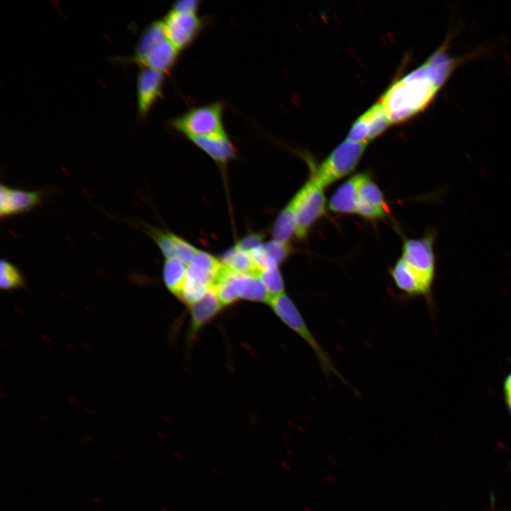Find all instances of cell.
Returning a JSON list of instances; mask_svg holds the SVG:
<instances>
[{"label": "cell", "instance_id": "obj_1", "mask_svg": "<svg viewBox=\"0 0 511 511\" xmlns=\"http://www.w3.org/2000/svg\"><path fill=\"white\" fill-rule=\"evenodd\" d=\"M461 59L441 47L424 63L392 84L380 99L391 123L404 121L427 108Z\"/></svg>", "mask_w": 511, "mask_h": 511}, {"label": "cell", "instance_id": "obj_2", "mask_svg": "<svg viewBox=\"0 0 511 511\" xmlns=\"http://www.w3.org/2000/svg\"><path fill=\"white\" fill-rule=\"evenodd\" d=\"M366 144L346 139L319 165L305 155L311 174L324 188L350 175L356 167Z\"/></svg>", "mask_w": 511, "mask_h": 511}, {"label": "cell", "instance_id": "obj_3", "mask_svg": "<svg viewBox=\"0 0 511 511\" xmlns=\"http://www.w3.org/2000/svg\"><path fill=\"white\" fill-rule=\"evenodd\" d=\"M324 189L311 174L290 199L295 209L297 239H304L312 227L324 214L326 207Z\"/></svg>", "mask_w": 511, "mask_h": 511}, {"label": "cell", "instance_id": "obj_4", "mask_svg": "<svg viewBox=\"0 0 511 511\" xmlns=\"http://www.w3.org/2000/svg\"><path fill=\"white\" fill-rule=\"evenodd\" d=\"M268 304L280 320L309 344L317 356L319 364L325 373L335 375L343 383L346 384L347 382L336 369L329 354L323 349L309 331L292 300L284 292L272 297Z\"/></svg>", "mask_w": 511, "mask_h": 511}, {"label": "cell", "instance_id": "obj_5", "mask_svg": "<svg viewBox=\"0 0 511 511\" xmlns=\"http://www.w3.org/2000/svg\"><path fill=\"white\" fill-rule=\"evenodd\" d=\"M223 110L219 101L193 107L171 119L170 126L187 138L224 134Z\"/></svg>", "mask_w": 511, "mask_h": 511}, {"label": "cell", "instance_id": "obj_6", "mask_svg": "<svg viewBox=\"0 0 511 511\" xmlns=\"http://www.w3.org/2000/svg\"><path fill=\"white\" fill-rule=\"evenodd\" d=\"M435 238L436 232L431 230L421 238L404 239L401 257L431 288L436 272Z\"/></svg>", "mask_w": 511, "mask_h": 511}, {"label": "cell", "instance_id": "obj_7", "mask_svg": "<svg viewBox=\"0 0 511 511\" xmlns=\"http://www.w3.org/2000/svg\"><path fill=\"white\" fill-rule=\"evenodd\" d=\"M166 38L179 50L190 45L204 26V21L197 13L171 10L162 20Z\"/></svg>", "mask_w": 511, "mask_h": 511}, {"label": "cell", "instance_id": "obj_8", "mask_svg": "<svg viewBox=\"0 0 511 511\" xmlns=\"http://www.w3.org/2000/svg\"><path fill=\"white\" fill-rule=\"evenodd\" d=\"M391 124L383 106L378 101L353 123L347 140L367 144L380 136Z\"/></svg>", "mask_w": 511, "mask_h": 511}, {"label": "cell", "instance_id": "obj_9", "mask_svg": "<svg viewBox=\"0 0 511 511\" xmlns=\"http://www.w3.org/2000/svg\"><path fill=\"white\" fill-rule=\"evenodd\" d=\"M388 205L378 185L366 174L358 190L356 214L374 221L383 219L388 214Z\"/></svg>", "mask_w": 511, "mask_h": 511}, {"label": "cell", "instance_id": "obj_10", "mask_svg": "<svg viewBox=\"0 0 511 511\" xmlns=\"http://www.w3.org/2000/svg\"><path fill=\"white\" fill-rule=\"evenodd\" d=\"M42 199L40 191L13 188L2 184L0 186V217L3 219L28 212L38 207Z\"/></svg>", "mask_w": 511, "mask_h": 511}, {"label": "cell", "instance_id": "obj_11", "mask_svg": "<svg viewBox=\"0 0 511 511\" xmlns=\"http://www.w3.org/2000/svg\"><path fill=\"white\" fill-rule=\"evenodd\" d=\"M144 228L166 259H175L187 265L198 250L170 231L149 226Z\"/></svg>", "mask_w": 511, "mask_h": 511}, {"label": "cell", "instance_id": "obj_12", "mask_svg": "<svg viewBox=\"0 0 511 511\" xmlns=\"http://www.w3.org/2000/svg\"><path fill=\"white\" fill-rule=\"evenodd\" d=\"M224 265L210 253L197 250L187 267V277L206 286L214 287Z\"/></svg>", "mask_w": 511, "mask_h": 511}, {"label": "cell", "instance_id": "obj_13", "mask_svg": "<svg viewBox=\"0 0 511 511\" xmlns=\"http://www.w3.org/2000/svg\"><path fill=\"white\" fill-rule=\"evenodd\" d=\"M164 74L156 70L143 69L138 77V109L141 117L147 115L153 104L163 96Z\"/></svg>", "mask_w": 511, "mask_h": 511}, {"label": "cell", "instance_id": "obj_14", "mask_svg": "<svg viewBox=\"0 0 511 511\" xmlns=\"http://www.w3.org/2000/svg\"><path fill=\"white\" fill-rule=\"evenodd\" d=\"M366 173L356 174L343 182L331 196L328 207L334 213L356 214L358 190Z\"/></svg>", "mask_w": 511, "mask_h": 511}, {"label": "cell", "instance_id": "obj_15", "mask_svg": "<svg viewBox=\"0 0 511 511\" xmlns=\"http://www.w3.org/2000/svg\"><path fill=\"white\" fill-rule=\"evenodd\" d=\"M188 138L221 165H225L236 157V149L226 133Z\"/></svg>", "mask_w": 511, "mask_h": 511}, {"label": "cell", "instance_id": "obj_16", "mask_svg": "<svg viewBox=\"0 0 511 511\" xmlns=\"http://www.w3.org/2000/svg\"><path fill=\"white\" fill-rule=\"evenodd\" d=\"M179 51L170 40L165 38L136 62L163 74L169 73L175 65Z\"/></svg>", "mask_w": 511, "mask_h": 511}, {"label": "cell", "instance_id": "obj_17", "mask_svg": "<svg viewBox=\"0 0 511 511\" xmlns=\"http://www.w3.org/2000/svg\"><path fill=\"white\" fill-rule=\"evenodd\" d=\"M221 304L215 290L208 289L204 295L190 305V331L194 336L206 324L213 319L221 310Z\"/></svg>", "mask_w": 511, "mask_h": 511}, {"label": "cell", "instance_id": "obj_18", "mask_svg": "<svg viewBox=\"0 0 511 511\" xmlns=\"http://www.w3.org/2000/svg\"><path fill=\"white\" fill-rule=\"evenodd\" d=\"M390 275L397 289L407 295H426L431 290L401 258L391 268Z\"/></svg>", "mask_w": 511, "mask_h": 511}, {"label": "cell", "instance_id": "obj_19", "mask_svg": "<svg viewBox=\"0 0 511 511\" xmlns=\"http://www.w3.org/2000/svg\"><path fill=\"white\" fill-rule=\"evenodd\" d=\"M232 278L239 300L269 302L271 297L258 275L233 271Z\"/></svg>", "mask_w": 511, "mask_h": 511}, {"label": "cell", "instance_id": "obj_20", "mask_svg": "<svg viewBox=\"0 0 511 511\" xmlns=\"http://www.w3.org/2000/svg\"><path fill=\"white\" fill-rule=\"evenodd\" d=\"M220 261L229 269L239 273L253 275L259 273L249 253L236 245L223 252Z\"/></svg>", "mask_w": 511, "mask_h": 511}, {"label": "cell", "instance_id": "obj_21", "mask_svg": "<svg viewBox=\"0 0 511 511\" xmlns=\"http://www.w3.org/2000/svg\"><path fill=\"white\" fill-rule=\"evenodd\" d=\"M296 220L293 204L291 200L280 211L272 227L274 240L289 243L295 236Z\"/></svg>", "mask_w": 511, "mask_h": 511}, {"label": "cell", "instance_id": "obj_22", "mask_svg": "<svg viewBox=\"0 0 511 511\" xmlns=\"http://www.w3.org/2000/svg\"><path fill=\"white\" fill-rule=\"evenodd\" d=\"M187 277V267L175 259H166L163 268V281L167 289L179 297Z\"/></svg>", "mask_w": 511, "mask_h": 511}, {"label": "cell", "instance_id": "obj_23", "mask_svg": "<svg viewBox=\"0 0 511 511\" xmlns=\"http://www.w3.org/2000/svg\"><path fill=\"white\" fill-rule=\"evenodd\" d=\"M166 38L163 21L151 23L143 32L133 57L134 62L143 57L153 47Z\"/></svg>", "mask_w": 511, "mask_h": 511}, {"label": "cell", "instance_id": "obj_24", "mask_svg": "<svg viewBox=\"0 0 511 511\" xmlns=\"http://www.w3.org/2000/svg\"><path fill=\"white\" fill-rule=\"evenodd\" d=\"M23 276L19 269L6 259L0 262V287L3 290H12L23 287Z\"/></svg>", "mask_w": 511, "mask_h": 511}, {"label": "cell", "instance_id": "obj_25", "mask_svg": "<svg viewBox=\"0 0 511 511\" xmlns=\"http://www.w3.org/2000/svg\"><path fill=\"white\" fill-rule=\"evenodd\" d=\"M258 276L264 284L271 298L284 293V280L278 267L263 270Z\"/></svg>", "mask_w": 511, "mask_h": 511}, {"label": "cell", "instance_id": "obj_26", "mask_svg": "<svg viewBox=\"0 0 511 511\" xmlns=\"http://www.w3.org/2000/svg\"><path fill=\"white\" fill-rule=\"evenodd\" d=\"M263 248L267 256L266 267L271 264L279 266L288 258L292 250L289 243L274 239L263 243Z\"/></svg>", "mask_w": 511, "mask_h": 511}, {"label": "cell", "instance_id": "obj_27", "mask_svg": "<svg viewBox=\"0 0 511 511\" xmlns=\"http://www.w3.org/2000/svg\"><path fill=\"white\" fill-rule=\"evenodd\" d=\"M263 238L264 235L262 233H251L239 240L236 246L245 252L249 253L263 244Z\"/></svg>", "mask_w": 511, "mask_h": 511}, {"label": "cell", "instance_id": "obj_28", "mask_svg": "<svg viewBox=\"0 0 511 511\" xmlns=\"http://www.w3.org/2000/svg\"><path fill=\"white\" fill-rule=\"evenodd\" d=\"M199 6L198 0H180L172 5V11L182 13H196Z\"/></svg>", "mask_w": 511, "mask_h": 511}, {"label": "cell", "instance_id": "obj_29", "mask_svg": "<svg viewBox=\"0 0 511 511\" xmlns=\"http://www.w3.org/2000/svg\"><path fill=\"white\" fill-rule=\"evenodd\" d=\"M504 388L505 395L511 393V374L506 378Z\"/></svg>", "mask_w": 511, "mask_h": 511}, {"label": "cell", "instance_id": "obj_30", "mask_svg": "<svg viewBox=\"0 0 511 511\" xmlns=\"http://www.w3.org/2000/svg\"><path fill=\"white\" fill-rule=\"evenodd\" d=\"M505 396H506V400H507V405H508L509 408H510V411H511V393H509V394H507V395H505Z\"/></svg>", "mask_w": 511, "mask_h": 511}]
</instances>
